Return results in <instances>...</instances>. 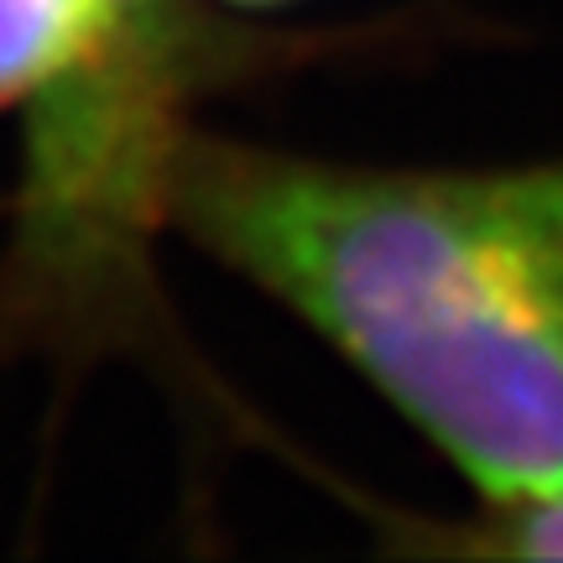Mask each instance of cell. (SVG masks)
<instances>
[{
  "instance_id": "cell-1",
  "label": "cell",
  "mask_w": 563,
  "mask_h": 563,
  "mask_svg": "<svg viewBox=\"0 0 563 563\" xmlns=\"http://www.w3.org/2000/svg\"><path fill=\"white\" fill-rule=\"evenodd\" d=\"M183 241L329 340L485 496L563 490V157L350 167L173 136Z\"/></svg>"
},
{
  "instance_id": "cell-2",
  "label": "cell",
  "mask_w": 563,
  "mask_h": 563,
  "mask_svg": "<svg viewBox=\"0 0 563 563\" xmlns=\"http://www.w3.org/2000/svg\"><path fill=\"white\" fill-rule=\"evenodd\" d=\"M136 0H0V110L74 84L131 32Z\"/></svg>"
},
{
  "instance_id": "cell-3",
  "label": "cell",
  "mask_w": 563,
  "mask_h": 563,
  "mask_svg": "<svg viewBox=\"0 0 563 563\" xmlns=\"http://www.w3.org/2000/svg\"><path fill=\"white\" fill-rule=\"evenodd\" d=\"M454 548L481 559H563V490L485 496V511Z\"/></svg>"
},
{
  "instance_id": "cell-4",
  "label": "cell",
  "mask_w": 563,
  "mask_h": 563,
  "mask_svg": "<svg viewBox=\"0 0 563 563\" xmlns=\"http://www.w3.org/2000/svg\"><path fill=\"white\" fill-rule=\"evenodd\" d=\"M235 5H282V0H235Z\"/></svg>"
}]
</instances>
